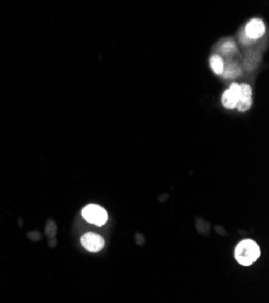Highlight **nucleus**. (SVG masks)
<instances>
[{"label":"nucleus","instance_id":"obj_8","mask_svg":"<svg viewBox=\"0 0 269 303\" xmlns=\"http://www.w3.org/2000/svg\"><path fill=\"white\" fill-rule=\"evenodd\" d=\"M222 74L226 79H231V77H233L234 79V77L239 76L241 74V69L239 66H237V64H230L227 68H224Z\"/></svg>","mask_w":269,"mask_h":303},{"label":"nucleus","instance_id":"obj_4","mask_svg":"<svg viewBox=\"0 0 269 303\" xmlns=\"http://www.w3.org/2000/svg\"><path fill=\"white\" fill-rule=\"evenodd\" d=\"M239 94H240V85L233 83L230 86V88L224 92L222 96V104L224 105V108L227 109L236 108L238 100H239Z\"/></svg>","mask_w":269,"mask_h":303},{"label":"nucleus","instance_id":"obj_2","mask_svg":"<svg viewBox=\"0 0 269 303\" xmlns=\"http://www.w3.org/2000/svg\"><path fill=\"white\" fill-rule=\"evenodd\" d=\"M84 219L90 224L97 225V226H103L108 221V213L103 207L98 204H88L82 209Z\"/></svg>","mask_w":269,"mask_h":303},{"label":"nucleus","instance_id":"obj_7","mask_svg":"<svg viewBox=\"0 0 269 303\" xmlns=\"http://www.w3.org/2000/svg\"><path fill=\"white\" fill-rule=\"evenodd\" d=\"M210 67L213 71L217 75H221L223 73L224 63L220 56H213L210 58Z\"/></svg>","mask_w":269,"mask_h":303},{"label":"nucleus","instance_id":"obj_10","mask_svg":"<svg viewBox=\"0 0 269 303\" xmlns=\"http://www.w3.org/2000/svg\"><path fill=\"white\" fill-rule=\"evenodd\" d=\"M57 232V227H56V224L53 223V221H49L47 223V226H46V233L49 237H54V234Z\"/></svg>","mask_w":269,"mask_h":303},{"label":"nucleus","instance_id":"obj_6","mask_svg":"<svg viewBox=\"0 0 269 303\" xmlns=\"http://www.w3.org/2000/svg\"><path fill=\"white\" fill-rule=\"evenodd\" d=\"M251 103H253V91H251V87L246 84L240 85L239 100H238L236 108L241 112L246 111L251 107Z\"/></svg>","mask_w":269,"mask_h":303},{"label":"nucleus","instance_id":"obj_3","mask_svg":"<svg viewBox=\"0 0 269 303\" xmlns=\"http://www.w3.org/2000/svg\"><path fill=\"white\" fill-rule=\"evenodd\" d=\"M81 244L84 245V248L91 253H98L103 249L104 247V239L99 234L97 233H85L82 238H81Z\"/></svg>","mask_w":269,"mask_h":303},{"label":"nucleus","instance_id":"obj_1","mask_svg":"<svg viewBox=\"0 0 269 303\" xmlns=\"http://www.w3.org/2000/svg\"><path fill=\"white\" fill-rule=\"evenodd\" d=\"M236 260L243 266H250L261 256V249L256 241L251 239H245L238 243L234 250Z\"/></svg>","mask_w":269,"mask_h":303},{"label":"nucleus","instance_id":"obj_5","mask_svg":"<svg viewBox=\"0 0 269 303\" xmlns=\"http://www.w3.org/2000/svg\"><path fill=\"white\" fill-rule=\"evenodd\" d=\"M264 32L265 26L261 19H251L246 25V28H245V35L250 40L260 39V37L264 35Z\"/></svg>","mask_w":269,"mask_h":303},{"label":"nucleus","instance_id":"obj_9","mask_svg":"<svg viewBox=\"0 0 269 303\" xmlns=\"http://www.w3.org/2000/svg\"><path fill=\"white\" fill-rule=\"evenodd\" d=\"M222 51L223 53H231V52H234L236 51V44H234L233 42H227L224 43L222 45Z\"/></svg>","mask_w":269,"mask_h":303}]
</instances>
